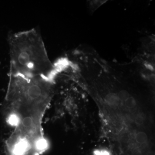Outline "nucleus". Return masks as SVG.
Here are the masks:
<instances>
[{"mask_svg":"<svg viewBox=\"0 0 155 155\" xmlns=\"http://www.w3.org/2000/svg\"><path fill=\"white\" fill-rule=\"evenodd\" d=\"M106 101L110 105H116L119 102V99L118 95L116 94H108L106 97Z\"/></svg>","mask_w":155,"mask_h":155,"instance_id":"f03ea898","label":"nucleus"},{"mask_svg":"<svg viewBox=\"0 0 155 155\" xmlns=\"http://www.w3.org/2000/svg\"><path fill=\"white\" fill-rule=\"evenodd\" d=\"M125 105L127 107L132 108L134 107L136 105L135 100L133 98L128 97L126 101H125Z\"/></svg>","mask_w":155,"mask_h":155,"instance_id":"39448f33","label":"nucleus"},{"mask_svg":"<svg viewBox=\"0 0 155 155\" xmlns=\"http://www.w3.org/2000/svg\"><path fill=\"white\" fill-rule=\"evenodd\" d=\"M147 137L146 134L143 132H139L136 136V140L140 144H143L146 142Z\"/></svg>","mask_w":155,"mask_h":155,"instance_id":"7ed1b4c3","label":"nucleus"},{"mask_svg":"<svg viewBox=\"0 0 155 155\" xmlns=\"http://www.w3.org/2000/svg\"><path fill=\"white\" fill-rule=\"evenodd\" d=\"M94 155H112L110 152L107 150L101 149L95 150L94 151Z\"/></svg>","mask_w":155,"mask_h":155,"instance_id":"20e7f679","label":"nucleus"},{"mask_svg":"<svg viewBox=\"0 0 155 155\" xmlns=\"http://www.w3.org/2000/svg\"><path fill=\"white\" fill-rule=\"evenodd\" d=\"M10 75L44 77L52 81L54 66L51 63L40 33L36 29L11 34Z\"/></svg>","mask_w":155,"mask_h":155,"instance_id":"f257e3e1","label":"nucleus"},{"mask_svg":"<svg viewBox=\"0 0 155 155\" xmlns=\"http://www.w3.org/2000/svg\"><path fill=\"white\" fill-rule=\"evenodd\" d=\"M143 119L141 117H138L136 119V123L139 125H140L143 123Z\"/></svg>","mask_w":155,"mask_h":155,"instance_id":"423d86ee","label":"nucleus"}]
</instances>
